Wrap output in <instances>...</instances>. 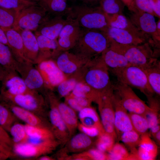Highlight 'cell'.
Returning <instances> with one entry per match:
<instances>
[{
  "label": "cell",
  "instance_id": "1",
  "mask_svg": "<svg viewBox=\"0 0 160 160\" xmlns=\"http://www.w3.org/2000/svg\"><path fill=\"white\" fill-rule=\"evenodd\" d=\"M111 40L106 32L94 30L81 31L79 38L74 47L76 54L86 60L101 55L110 47Z\"/></svg>",
  "mask_w": 160,
  "mask_h": 160
},
{
  "label": "cell",
  "instance_id": "2",
  "mask_svg": "<svg viewBox=\"0 0 160 160\" xmlns=\"http://www.w3.org/2000/svg\"><path fill=\"white\" fill-rule=\"evenodd\" d=\"M68 16L76 19L84 30H94L105 32L109 26V16L100 7L85 5L70 8Z\"/></svg>",
  "mask_w": 160,
  "mask_h": 160
},
{
  "label": "cell",
  "instance_id": "3",
  "mask_svg": "<svg viewBox=\"0 0 160 160\" xmlns=\"http://www.w3.org/2000/svg\"><path fill=\"white\" fill-rule=\"evenodd\" d=\"M110 40V47L123 55L130 65L144 69L158 60L150 44L147 42L137 45L123 44Z\"/></svg>",
  "mask_w": 160,
  "mask_h": 160
},
{
  "label": "cell",
  "instance_id": "4",
  "mask_svg": "<svg viewBox=\"0 0 160 160\" xmlns=\"http://www.w3.org/2000/svg\"><path fill=\"white\" fill-rule=\"evenodd\" d=\"M111 72L116 76L118 81L138 89L147 98L153 97L155 94L148 83L143 69L129 65Z\"/></svg>",
  "mask_w": 160,
  "mask_h": 160
},
{
  "label": "cell",
  "instance_id": "5",
  "mask_svg": "<svg viewBox=\"0 0 160 160\" xmlns=\"http://www.w3.org/2000/svg\"><path fill=\"white\" fill-rule=\"evenodd\" d=\"M60 145V143L56 139L40 142L28 141L13 145L10 157L35 160L41 156L52 153Z\"/></svg>",
  "mask_w": 160,
  "mask_h": 160
},
{
  "label": "cell",
  "instance_id": "6",
  "mask_svg": "<svg viewBox=\"0 0 160 160\" xmlns=\"http://www.w3.org/2000/svg\"><path fill=\"white\" fill-rule=\"evenodd\" d=\"M92 67L86 73V83L98 93L99 95L113 89L111 82L108 69L100 56L93 61Z\"/></svg>",
  "mask_w": 160,
  "mask_h": 160
},
{
  "label": "cell",
  "instance_id": "7",
  "mask_svg": "<svg viewBox=\"0 0 160 160\" xmlns=\"http://www.w3.org/2000/svg\"><path fill=\"white\" fill-rule=\"evenodd\" d=\"M0 100L10 102L44 118L48 117V111L44 100L34 90H29L23 94L13 96L0 94Z\"/></svg>",
  "mask_w": 160,
  "mask_h": 160
},
{
  "label": "cell",
  "instance_id": "8",
  "mask_svg": "<svg viewBox=\"0 0 160 160\" xmlns=\"http://www.w3.org/2000/svg\"><path fill=\"white\" fill-rule=\"evenodd\" d=\"M113 89L122 106L129 113L145 116L151 109L129 86L118 81L113 84Z\"/></svg>",
  "mask_w": 160,
  "mask_h": 160
},
{
  "label": "cell",
  "instance_id": "9",
  "mask_svg": "<svg viewBox=\"0 0 160 160\" xmlns=\"http://www.w3.org/2000/svg\"><path fill=\"white\" fill-rule=\"evenodd\" d=\"M48 14L37 3L19 12L14 28L36 31Z\"/></svg>",
  "mask_w": 160,
  "mask_h": 160
},
{
  "label": "cell",
  "instance_id": "10",
  "mask_svg": "<svg viewBox=\"0 0 160 160\" xmlns=\"http://www.w3.org/2000/svg\"><path fill=\"white\" fill-rule=\"evenodd\" d=\"M113 89L99 96V105L100 119L105 132L117 138L114 126V110L113 102Z\"/></svg>",
  "mask_w": 160,
  "mask_h": 160
},
{
  "label": "cell",
  "instance_id": "11",
  "mask_svg": "<svg viewBox=\"0 0 160 160\" xmlns=\"http://www.w3.org/2000/svg\"><path fill=\"white\" fill-rule=\"evenodd\" d=\"M66 23L58 37L59 52L65 51L74 48L80 35L82 30L77 21L69 16Z\"/></svg>",
  "mask_w": 160,
  "mask_h": 160
},
{
  "label": "cell",
  "instance_id": "12",
  "mask_svg": "<svg viewBox=\"0 0 160 160\" xmlns=\"http://www.w3.org/2000/svg\"><path fill=\"white\" fill-rule=\"evenodd\" d=\"M49 100L50 107L48 117L51 129L56 139L63 146L70 138L68 130L57 108L55 99L50 97Z\"/></svg>",
  "mask_w": 160,
  "mask_h": 160
},
{
  "label": "cell",
  "instance_id": "13",
  "mask_svg": "<svg viewBox=\"0 0 160 160\" xmlns=\"http://www.w3.org/2000/svg\"><path fill=\"white\" fill-rule=\"evenodd\" d=\"M130 20L143 34L152 36L154 40L159 41L160 36L157 33L156 23L154 16L145 12L137 11L132 12Z\"/></svg>",
  "mask_w": 160,
  "mask_h": 160
},
{
  "label": "cell",
  "instance_id": "14",
  "mask_svg": "<svg viewBox=\"0 0 160 160\" xmlns=\"http://www.w3.org/2000/svg\"><path fill=\"white\" fill-rule=\"evenodd\" d=\"M0 103L9 108L19 120L26 124L36 127L51 128L49 120L9 101L0 100Z\"/></svg>",
  "mask_w": 160,
  "mask_h": 160
},
{
  "label": "cell",
  "instance_id": "15",
  "mask_svg": "<svg viewBox=\"0 0 160 160\" xmlns=\"http://www.w3.org/2000/svg\"><path fill=\"white\" fill-rule=\"evenodd\" d=\"M114 126L117 137L122 133L134 129L129 113L122 105L119 97L113 91Z\"/></svg>",
  "mask_w": 160,
  "mask_h": 160
},
{
  "label": "cell",
  "instance_id": "16",
  "mask_svg": "<svg viewBox=\"0 0 160 160\" xmlns=\"http://www.w3.org/2000/svg\"><path fill=\"white\" fill-rule=\"evenodd\" d=\"M63 16H56L50 17L48 14L39 25L35 33H38L53 40H56L67 22Z\"/></svg>",
  "mask_w": 160,
  "mask_h": 160
},
{
  "label": "cell",
  "instance_id": "17",
  "mask_svg": "<svg viewBox=\"0 0 160 160\" xmlns=\"http://www.w3.org/2000/svg\"><path fill=\"white\" fill-rule=\"evenodd\" d=\"M5 71L2 80L3 87L1 95H15L25 93L29 89L27 88L23 79L20 77L11 74L12 71Z\"/></svg>",
  "mask_w": 160,
  "mask_h": 160
},
{
  "label": "cell",
  "instance_id": "18",
  "mask_svg": "<svg viewBox=\"0 0 160 160\" xmlns=\"http://www.w3.org/2000/svg\"><path fill=\"white\" fill-rule=\"evenodd\" d=\"M39 70L44 81L52 86H57L65 79V74L56 63L51 60L41 61L39 65Z\"/></svg>",
  "mask_w": 160,
  "mask_h": 160
},
{
  "label": "cell",
  "instance_id": "19",
  "mask_svg": "<svg viewBox=\"0 0 160 160\" xmlns=\"http://www.w3.org/2000/svg\"><path fill=\"white\" fill-rule=\"evenodd\" d=\"M105 32L110 39L123 44L137 45L146 42L147 39L130 31L110 26Z\"/></svg>",
  "mask_w": 160,
  "mask_h": 160
},
{
  "label": "cell",
  "instance_id": "20",
  "mask_svg": "<svg viewBox=\"0 0 160 160\" xmlns=\"http://www.w3.org/2000/svg\"><path fill=\"white\" fill-rule=\"evenodd\" d=\"M1 28L5 33L8 47L17 61L21 63L30 62L25 56L23 40L19 31L14 28Z\"/></svg>",
  "mask_w": 160,
  "mask_h": 160
},
{
  "label": "cell",
  "instance_id": "21",
  "mask_svg": "<svg viewBox=\"0 0 160 160\" xmlns=\"http://www.w3.org/2000/svg\"><path fill=\"white\" fill-rule=\"evenodd\" d=\"M15 29L19 31L22 37L26 58L31 63L37 61L39 47L35 34L29 30Z\"/></svg>",
  "mask_w": 160,
  "mask_h": 160
},
{
  "label": "cell",
  "instance_id": "22",
  "mask_svg": "<svg viewBox=\"0 0 160 160\" xmlns=\"http://www.w3.org/2000/svg\"><path fill=\"white\" fill-rule=\"evenodd\" d=\"M147 132L140 135V139L135 155L136 160H153L157 155L158 148Z\"/></svg>",
  "mask_w": 160,
  "mask_h": 160
},
{
  "label": "cell",
  "instance_id": "23",
  "mask_svg": "<svg viewBox=\"0 0 160 160\" xmlns=\"http://www.w3.org/2000/svg\"><path fill=\"white\" fill-rule=\"evenodd\" d=\"M85 60H86L76 54L66 51L59 55L56 64L64 74H71L77 70L78 68L77 63H80Z\"/></svg>",
  "mask_w": 160,
  "mask_h": 160
},
{
  "label": "cell",
  "instance_id": "24",
  "mask_svg": "<svg viewBox=\"0 0 160 160\" xmlns=\"http://www.w3.org/2000/svg\"><path fill=\"white\" fill-rule=\"evenodd\" d=\"M93 144L92 138L80 132L73 135L65 144V148L68 152L78 153L91 148Z\"/></svg>",
  "mask_w": 160,
  "mask_h": 160
},
{
  "label": "cell",
  "instance_id": "25",
  "mask_svg": "<svg viewBox=\"0 0 160 160\" xmlns=\"http://www.w3.org/2000/svg\"><path fill=\"white\" fill-rule=\"evenodd\" d=\"M100 57L111 71L130 65L123 55L110 47L101 53Z\"/></svg>",
  "mask_w": 160,
  "mask_h": 160
},
{
  "label": "cell",
  "instance_id": "26",
  "mask_svg": "<svg viewBox=\"0 0 160 160\" xmlns=\"http://www.w3.org/2000/svg\"><path fill=\"white\" fill-rule=\"evenodd\" d=\"M55 102L61 117L68 128L70 138L75 134L77 129L79 122L76 112L65 103L58 102L56 100Z\"/></svg>",
  "mask_w": 160,
  "mask_h": 160
},
{
  "label": "cell",
  "instance_id": "27",
  "mask_svg": "<svg viewBox=\"0 0 160 160\" xmlns=\"http://www.w3.org/2000/svg\"><path fill=\"white\" fill-rule=\"evenodd\" d=\"M35 34L39 47L37 60L49 57L59 52L57 39H52L36 33H35Z\"/></svg>",
  "mask_w": 160,
  "mask_h": 160
},
{
  "label": "cell",
  "instance_id": "28",
  "mask_svg": "<svg viewBox=\"0 0 160 160\" xmlns=\"http://www.w3.org/2000/svg\"><path fill=\"white\" fill-rule=\"evenodd\" d=\"M28 137V141L40 142L56 139L51 128L46 127H36L24 124Z\"/></svg>",
  "mask_w": 160,
  "mask_h": 160
},
{
  "label": "cell",
  "instance_id": "29",
  "mask_svg": "<svg viewBox=\"0 0 160 160\" xmlns=\"http://www.w3.org/2000/svg\"><path fill=\"white\" fill-rule=\"evenodd\" d=\"M37 3L48 14L54 16L68 14L70 9L67 0H40Z\"/></svg>",
  "mask_w": 160,
  "mask_h": 160
},
{
  "label": "cell",
  "instance_id": "30",
  "mask_svg": "<svg viewBox=\"0 0 160 160\" xmlns=\"http://www.w3.org/2000/svg\"><path fill=\"white\" fill-rule=\"evenodd\" d=\"M109 16V26L125 30L147 38V36L140 32L132 23L130 20L122 14Z\"/></svg>",
  "mask_w": 160,
  "mask_h": 160
},
{
  "label": "cell",
  "instance_id": "31",
  "mask_svg": "<svg viewBox=\"0 0 160 160\" xmlns=\"http://www.w3.org/2000/svg\"><path fill=\"white\" fill-rule=\"evenodd\" d=\"M148 83L154 94L160 95V62L158 60L153 64L144 69Z\"/></svg>",
  "mask_w": 160,
  "mask_h": 160
},
{
  "label": "cell",
  "instance_id": "32",
  "mask_svg": "<svg viewBox=\"0 0 160 160\" xmlns=\"http://www.w3.org/2000/svg\"><path fill=\"white\" fill-rule=\"evenodd\" d=\"M17 61L9 47L0 42V66L5 71L13 70L17 67Z\"/></svg>",
  "mask_w": 160,
  "mask_h": 160
},
{
  "label": "cell",
  "instance_id": "33",
  "mask_svg": "<svg viewBox=\"0 0 160 160\" xmlns=\"http://www.w3.org/2000/svg\"><path fill=\"white\" fill-rule=\"evenodd\" d=\"M19 11L0 7V28H14Z\"/></svg>",
  "mask_w": 160,
  "mask_h": 160
},
{
  "label": "cell",
  "instance_id": "34",
  "mask_svg": "<svg viewBox=\"0 0 160 160\" xmlns=\"http://www.w3.org/2000/svg\"><path fill=\"white\" fill-rule=\"evenodd\" d=\"M23 79L28 89L31 90L40 88L44 83L41 73L38 70L35 68L30 69Z\"/></svg>",
  "mask_w": 160,
  "mask_h": 160
},
{
  "label": "cell",
  "instance_id": "35",
  "mask_svg": "<svg viewBox=\"0 0 160 160\" xmlns=\"http://www.w3.org/2000/svg\"><path fill=\"white\" fill-rule=\"evenodd\" d=\"M100 7L109 16L122 14L125 5L121 0H100Z\"/></svg>",
  "mask_w": 160,
  "mask_h": 160
},
{
  "label": "cell",
  "instance_id": "36",
  "mask_svg": "<svg viewBox=\"0 0 160 160\" xmlns=\"http://www.w3.org/2000/svg\"><path fill=\"white\" fill-rule=\"evenodd\" d=\"M9 132L11 135L13 145L25 143L28 141V137L25 125L18 121L16 122L12 125Z\"/></svg>",
  "mask_w": 160,
  "mask_h": 160
},
{
  "label": "cell",
  "instance_id": "37",
  "mask_svg": "<svg viewBox=\"0 0 160 160\" xmlns=\"http://www.w3.org/2000/svg\"><path fill=\"white\" fill-rule=\"evenodd\" d=\"M19 120L7 107L0 103V126L9 132L12 125Z\"/></svg>",
  "mask_w": 160,
  "mask_h": 160
},
{
  "label": "cell",
  "instance_id": "38",
  "mask_svg": "<svg viewBox=\"0 0 160 160\" xmlns=\"http://www.w3.org/2000/svg\"><path fill=\"white\" fill-rule=\"evenodd\" d=\"M151 109L144 116L146 119L150 132L152 136L160 130L159 106H150Z\"/></svg>",
  "mask_w": 160,
  "mask_h": 160
},
{
  "label": "cell",
  "instance_id": "39",
  "mask_svg": "<svg viewBox=\"0 0 160 160\" xmlns=\"http://www.w3.org/2000/svg\"><path fill=\"white\" fill-rule=\"evenodd\" d=\"M108 153L107 160H132L131 154L129 153L125 146L118 143H115Z\"/></svg>",
  "mask_w": 160,
  "mask_h": 160
},
{
  "label": "cell",
  "instance_id": "40",
  "mask_svg": "<svg viewBox=\"0 0 160 160\" xmlns=\"http://www.w3.org/2000/svg\"><path fill=\"white\" fill-rule=\"evenodd\" d=\"M129 114L134 130L140 135L147 133L149 127L145 116L136 113H129Z\"/></svg>",
  "mask_w": 160,
  "mask_h": 160
},
{
  "label": "cell",
  "instance_id": "41",
  "mask_svg": "<svg viewBox=\"0 0 160 160\" xmlns=\"http://www.w3.org/2000/svg\"><path fill=\"white\" fill-rule=\"evenodd\" d=\"M115 140L109 134L105 132H103L97 137L95 141L96 148L103 152H108L113 146Z\"/></svg>",
  "mask_w": 160,
  "mask_h": 160
},
{
  "label": "cell",
  "instance_id": "42",
  "mask_svg": "<svg viewBox=\"0 0 160 160\" xmlns=\"http://www.w3.org/2000/svg\"><path fill=\"white\" fill-rule=\"evenodd\" d=\"M119 138L130 149L131 151L138 146L140 139V135L133 129L122 133Z\"/></svg>",
  "mask_w": 160,
  "mask_h": 160
},
{
  "label": "cell",
  "instance_id": "43",
  "mask_svg": "<svg viewBox=\"0 0 160 160\" xmlns=\"http://www.w3.org/2000/svg\"><path fill=\"white\" fill-rule=\"evenodd\" d=\"M78 117L79 119L85 117L94 120L102 132H105L98 113L95 110L90 106L82 108L78 112Z\"/></svg>",
  "mask_w": 160,
  "mask_h": 160
},
{
  "label": "cell",
  "instance_id": "44",
  "mask_svg": "<svg viewBox=\"0 0 160 160\" xmlns=\"http://www.w3.org/2000/svg\"><path fill=\"white\" fill-rule=\"evenodd\" d=\"M86 160H107L106 153L100 151L96 148H91L85 151L76 154Z\"/></svg>",
  "mask_w": 160,
  "mask_h": 160
},
{
  "label": "cell",
  "instance_id": "45",
  "mask_svg": "<svg viewBox=\"0 0 160 160\" xmlns=\"http://www.w3.org/2000/svg\"><path fill=\"white\" fill-rule=\"evenodd\" d=\"M77 83L74 78L65 79L57 86L59 94L62 97L68 96L74 89Z\"/></svg>",
  "mask_w": 160,
  "mask_h": 160
},
{
  "label": "cell",
  "instance_id": "46",
  "mask_svg": "<svg viewBox=\"0 0 160 160\" xmlns=\"http://www.w3.org/2000/svg\"><path fill=\"white\" fill-rule=\"evenodd\" d=\"M77 129L80 132L91 137H97L103 133L97 127L85 126L79 122Z\"/></svg>",
  "mask_w": 160,
  "mask_h": 160
},
{
  "label": "cell",
  "instance_id": "47",
  "mask_svg": "<svg viewBox=\"0 0 160 160\" xmlns=\"http://www.w3.org/2000/svg\"><path fill=\"white\" fill-rule=\"evenodd\" d=\"M7 131L0 126V145L12 153L13 143Z\"/></svg>",
  "mask_w": 160,
  "mask_h": 160
},
{
  "label": "cell",
  "instance_id": "48",
  "mask_svg": "<svg viewBox=\"0 0 160 160\" xmlns=\"http://www.w3.org/2000/svg\"><path fill=\"white\" fill-rule=\"evenodd\" d=\"M136 9L139 11L151 14L154 16V13L148 0H133Z\"/></svg>",
  "mask_w": 160,
  "mask_h": 160
},
{
  "label": "cell",
  "instance_id": "49",
  "mask_svg": "<svg viewBox=\"0 0 160 160\" xmlns=\"http://www.w3.org/2000/svg\"><path fill=\"white\" fill-rule=\"evenodd\" d=\"M65 103L76 112H79L82 108L73 96L70 95L66 97Z\"/></svg>",
  "mask_w": 160,
  "mask_h": 160
},
{
  "label": "cell",
  "instance_id": "50",
  "mask_svg": "<svg viewBox=\"0 0 160 160\" xmlns=\"http://www.w3.org/2000/svg\"><path fill=\"white\" fill-rule=\"evenodd\" d=\"M154 13V16L160 18V0H148Z\"/></svg>",
  "mask_w": 160,
  "mask_h": 160
},
{
  "label": "cell",
  "instance_id": "51",
  "mask_svg": "<svg viewBox=\"0 0 160 160\" xmlns=\"http://www.w3.org/2000/svg\"><path fill=\"white\" fill-rule=\"evenodd\" d=\"M73 97L79 104L82 108L90 106L91 102L92 101L91 100L87 98Z\"/></svg>",
  "mask_w": 160,
  "mask_h": 160
},
{
  "label": "cell",
  "instance_id": "52",
  "mask_svg": "<svg viewBox=\"0 0 160 160\" xmlns=\"http://www.w3.org/2000/svg\"><path fill=\"white\" fill-rule=\"evenodd\" d=\"M125 6H127L128 9L132 12H134L137 10L135 8L133 0H121Z\"/></svg>",
  "mask_w": 160,
  "mask_h": 160
},
{
  "label": "cell",
  "instance_id": "53",
  "mask_svg": "<svg viewBox=\"0 0 160 160\" xmlns=\"http://www.w3.org/2000/svg\"><path fill=\"white\" fill-rule=\"evenodd\" d=\"M0 42L8 46L6 36L4 31L0 28Z\"/></svg>",
  "mask_w": 160,
  "mask_h": 160
},
{
  "label": "cell",
  "instance_id": "54",
  "mask_svg": "<svg viewBox=\"0 0 160 160\" xmlns=\"http://www.w3.org/2000/svg\"><path fill=\"white\" fill-rule=\"evenodd\" d=\"M35 160H55L56 159L53 157L49 156L48 155H44L39 156Z\"/></svg>",
  "mask_w": 160,
  "mask_h": 160
},
{
  "label": "cell",
  "instance_id": "55",
  "mask_svg": "<svg viewBox=\"0 0 160 160\" xmlns=\"http://www.w3.org/2000/svg\"><path fill=\"white\" fill-rule=\"evenodd\" d=\"M154 139L160 145V130L156 133L153 136Z\"/></svg>",
  "mask_w": 160,
  "mask_h": 160
},
{
  "label": "cell",
  "instance_id": "56",
  "mask_svg": "<svg viewBox=\"0 0 160 160\" xmlns=\"http://www.w3.org/2000/svg\"><path fill=\"white\" fill-rule=\"evenodd\" d=\"M0 151L9 156V158L11 155V153L7 150L0 145Z\"/></svg>",
  "mask_w": 160,
  "mask_h": 160
},
{
  "label": "cell",
  "instance_id": "57",
  "mask_svg": "<svg viewBox=\"0 0 160 160\" xmlns=\"http://www.w3.org/2000/svg\"><path fill=\"white\" fill-rule=\"evenodd\" d=\"M5 70L0 66V81H1L4 74Z\"/></svg>",
  "mask_w": 160,
  "mask_h": 160
},
{
  "label": "cell",
  "instance_id": "58",
  "mask_svg": "<svg viewBox=\"0 0 160 160\" xmlns=\"http://www.w3.org/2000/svg\"><path fill=\"white\" fill-rule=\"evenodd\" d=\"M156 30L157 33L158 35L160 36V19L156 23Z\"/></svg>",
  "mask_w": 160,
  "mask_h": 160
},
{
  "label": "cell",
  "instance_id": "59",
  "mask_svg": "<svg viewBox=\"0 0 160 160\" xmlns=\"http://www.w3.org/2000/svg\"><path fill=\"white\" fill-rule=\"evenodd\" d=\"M84 2H95L98 1H100V0H80Z\"/></svg>",
  "mask_w": 160,
  "mask_h": 160
},
{
  "label": "cell",
  "instance_id": "60",
  "mask_svg": "<svg viewBox=\"0 0 160 160\" xmlns=\"http://www.w3.org/2000/svg\"><path fill=\"white\" fill-rule=\"evenodd\" d=\"M32 1L36 2L37 3L40 0H31Z\"/></svg>",
  "mask_w": 160,
  "mask_h": 160
}]
</instances>
